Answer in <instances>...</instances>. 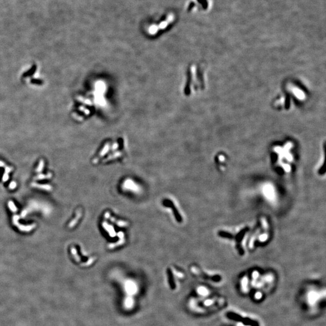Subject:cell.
<instances>
[]
</instances>
